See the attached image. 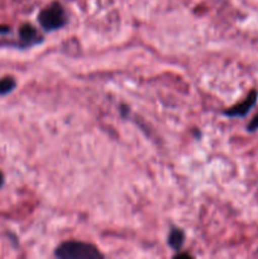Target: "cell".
<instances>
[{
    "label": "cell",
    "instance_id": "obj_1",
    "mask_svg": "<svg viewBox=\"0 0 258 259\" xmlns=\"http://www.w3.org/2000/svg\"><path fill=\"white\" fill-rule=\"evenodd\" d=\"M55 255L61 259H101L103 254L98 250V248L89 243L65 242L58 245L55 250Z\"/></svg>",
    "mask_w": 258,
    "mask_h": 259
},
{
    "label": "cell",
    "instance_id": "obj_2",
    "mask_svg": "<svg viewBox=\"0 0 258 259\" xmlns=\"http://www.w3.org/2000/svg\"><path fill=\"white\" fill-rule=\"evenodd\" d=\"M38 22L43 29L52 32V30L62 28L67 23V18H66L63 8L58 3H52L50 7L40 10L38 15Z\"/></svg>",
    "mask_w": 258,
    "mask_h": 259
},
{
    "label": "cell",
    "instance_id": "obj_3",
    "mask_svg": "<svg viewBox=\"0 0 258 259\" xmlns=\"http://www.w3.org/2000/svg\"><path fill=\"white\" fill-rule=\"evenodd\" d=\"M258 100V91L257 90H250V93L248 94L247 98L242 101V103L237 104L233 108L228 109V110L224 111V115L229 116V118H234V116H243L247 115L250 111V109L255 105Z\"/></svg>",
    "mask_w": 258,
    "mask_h": 259
},
{
    "label": "cell",
    "instance_id": "obj_4",
    "mask_svg": "<svg viewBox=\"0 0 258 259\" xmlns=\"http://www.w3.org/2000/svg\"><path fill=\"white\" fill-rule=\"evenodd\" d=\"M19 37L25 45H34L39 42L37 29L30 24H23L19 29Z\"/></svg>",
    "mask_w": 258,
    "mask_h": 259
},
{
    "label": "cell",
    "instance_id": "obj_5",
    "mask_svg": "<svg viewBox=\"0 0 258 259\" xmlns=\"http://www.w3.org/2000/svg\"><path fill=\"white\" fill-rule=\"evenodd\" d=\"M185 242V234L181 229H177V228H174V229L169 232L168 234V245L172 248V249L177 250L179 252L182 248Z\"/></svg>",
    "mask_w": 258,
    "mask_h": 259
},
{
    "label": "cell",
    "instance_id": "obj_6",
    "mask_svg": "<svg viewBox=\"0 0 258 259\" xmlns=\"http://www.w3.org/2000/svg\"><path fill=\"white\" fill-rule=\"evenodd\" d=\"M15 80L13 77H4L0 80V95H5V94H9L10 91H13L15 89Z\"/></svg>",
    "mask_w": 258,
    "mask_h": 259
},
{
    "label": "cell",
    "instance_id": "obj_7",
    "mask_svg": "<svg viewBox=\"0 0 258 259\" xmlns=\"http://www.w3.org/2000/svg\"><path fill=\"white\" fill-rule=\"evenodd\" d=\"M257 129H258V114L252 119V120H250V123L247 125V131L250 132V133H252V132H255Z\"/></svg>",
    "mask_w": 258,
    "mask_h": 259
},
{
    "label": "cell",
    "instance_id": "obj_8",
    "mask_svg": "<svg viewBox=\"0 0 258 259\" xmlns=\"http://www.w3.org/2000/svg\"><path fill=\"white\" fill-rule=\"evenodd\" d=\"M10 30L9 27L7 25H0V33H8Z\"/></svg>",
    "mask_w": 258,
    "mask_h": 259
},
{
    "label": "cell",
    "instance_id": "obj_9",
    "mask_svg": "<svg viewBox=\"0 0 258 259\" xmlns=\"http://www.w3.org/2000/svg\"><path fill=\"white\" fill-rule=\"evenodd\" d=\"M176 257H177V258H181V257H186V258H190V257H191V255H190V254H177Z\"/></svg>",
    "mask_w": 258,
    "mask_h": 259
},
{
    "label": "cell",
    "instance_id": "obj_10",
    "mask_svg": "<svg viewBox=\"0 0 258 259\" xmlns=\"http://www.w3.org/2000/svg\"><path fill=\"white\" fill-rule=\"evenodd\" d=\"M3 182H4V177H3V174H2V172H0V187H2Z\"/></svg>",
    "mask_w": 258,
    "mask_h": 259
}]
</instances>
